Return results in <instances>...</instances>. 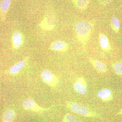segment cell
<instances>
[{
  "label": "cell",
  "mask_w": 122,
  "mask_h": 122,
  "mask_svg": "<svg viewBox=\"0 0 122 122\" xmlns=\"http://www.w3.org/2000/svg\"><path fill=\"white\" fill-rule=\"evenodd\" d=\"M118 114L120 115H122V109L119 112Z\"/></svg>",
  "instance_id": "cell-20"
},
{
  "label": "cell",
  "mask_w": 122,
  "mask_h": 122,
  "mask_svg": "<svg viewBox=\"0 0 122 122\" xmlns=\"http://www.w3.org/2000/svg\"><path fill=\"white\" fill-rule=\"evenodd\" d=\"M22 106L23 109L26 111L34 112H40L48 110L49 108H44L35 102L34 99L32 98H28L24 100L22 103Z\"/></svg>",
  "instance_id": "cell-4"
},
{
  "label": "cell",
  "mask_w": 122,
  "mask_h": 122,
  "mask_svg": "<svg viewBox=\"0 0 122 122\" xmlns=\"http://www.w3.org/2000/svg\"><path fill=\"white\" fill-rule=\"evenodd\" d=\"M63 122H79V121L74 116L69 114H67L63 118Z\"/></svg>",
  "instance_id": "cell-18"
},
{
  "label": "cell",
  "mask_w": 122,
  "mask_h": 122,
  "mask_svg": "<svg viewBox=\"0 0 122 122\" xmlns=\"http://www.w3.org/2000/svg\"><path fill=\"white\" fill-rule=\"evenodd\" d=\"M16 113L13 109H9L7 110L5 113L3 117V122H12L15 117Z\"/></svg>",
  "instance_id": "cell-14"
},
{
  "label": "cell",
  "mask_w": 122,
  "mask_h": 122,
  "mask_svg": "<svg viewBox=\"0 0 122 122\" xmlns=\"http://www.w3.org/2000/svg\"><path fill=\"white\" fill-rule=\"evenodd\" d=\"M99 41L102 49L106 52L111 50V47L108 38L104 34L100 33L99 35Z\"/></svg>",
  "instance_id": "cell-11"
},
{
  "label": "cell",
  "mask_w": 122,
  "mask_h": 122,
  "mask_svg": "<svg viewBox=\"0 0 122 122\" xmlns=\"http://www.w3.org/2000/svg\"><path fill=\"white\" fill-rule=\"evenodd\" d=\"M11 0H3L0 3V12L2 16L5 17L8 10Z\"/></svg>",
  "instance_id": "cell-13"
},
{
  "label": "cell",
  "mask_w": 122,
  "mask_h": 122,
  "mask_svg": "<svg viewBox=\"0 0 122 122\" xmlns=\"http://www.w3.org/2000/svg\"><path fill=\"white\" fill-rule=\"evenodd\" d=\"M111 25L112 28L116 33L119 31L120 28V22L119 19L115 16H113L111 20Z\"/></svg>",
  "instance_id": "cell-15"
},
{
  "label": "cell",
  "mask_w": 122,
  "mask_h": 122,
  "mask_svg": "<svg viewBox=\"0 0 122 122\" xmlns=\"http://www.w3.org/2000/svg\"><path fill=\"white\" fill-rule=\"evenodd\" d=\"M89 60L93 67L98 72L104 73L107 71V66L105 63L92 58H89Z\"/></svg>",
  "instance_id": "cell-8"
},
{
  "label": "cell",
  "mask_w": 122,
  "mask_h": 122,
  "mask_svg": "<svg viewBox=\"0 0 122 122\" xmlns=\"http://www.w3.org/2000/svg\"><path fill=\"white\" fill-rule=\"evenodd\" d=\"M98 96L103 102H109L113 98L112 92L107 88L103 89L99 92Z\"/></svg>",
  "instance_id": "cell-10"
},
{
  "label": "cell",
  "mask_w": 122,
  "mask_h": 122,
  "mask_svg": "<svg viewBox=\"0 0 122 122\" xmlns=\"http://www.w3.org/2000/svg\"><path fill=\"white\" fill-rule=\"evenodd\" d=\"M75 90L81 94H85L87 91V84L86 81L83 77L77 78L73 84Z\"/></svg>",
  "instance_id": "cell-6"
},
{
  "label": "cell",
  "mask_w": 122,
  "mask_h": 122,
  "mask_svg": "<svg viewBox=\"0 0 122 122\" xmlns=\"http://www.w3.org/2000/svg\"><path fill=\"white\" fill-rule=\"evenodd\" d=\"M77 8L81 10H84L87 8L90 0H72Z\"/></svg>",
  "instance_id": "cell-16"
},
{
  "label": "cell",
  "mask_w": 122,
  "mask_h": 122,
  "mask_svg": "<svg viewBox=\"0 0 122 122\" xmlns=\"http://www.w3.org/2000/svg\"><path fill=\"white\" fill-rule=\"evenodd\" d=\"M115 71L118 75L122 76V63L120 62H117L113 65Z\"/></svg>",
  "instance_id": "cell-17"
},
{
  "label": "cell",
  "mask_w": 122,
  "mask_h": 122,
  "mask_svg": "<svg viewBox=\"0 0 122 122\" xmlns=\"http://www.w3.org/2000/svg\"><path fill=\"white\" fill-rule=\"evenodd\" d=\"M69 48L68 44L61 41L53 42L50 46L49 49L53 51L65 52L68 51Z\"/></svg>",
  "instance_id": "cell-7"
},
{
  "label": "cell",
  "mask_w": 122,
  "mask_h": 122,
  "mask_svg": "<svg viewBox=\"0 0 122 122\" xmlns=\"http://www.w3.org/2000/svg\"><path fill=\"white\" fill-rule=\"evenodd\" d=\"M12 41L13 48L15 49H17L24 43V36L20 32H15L13 35Z\"/></svg>",
  "instance_id": "cell-9"
},
{
  "label": "cell",
  "mask_w": 122,
  "mask_h": 122,
  "mask_svg": "<svg viewBox=\"0 0 122 122\" xmlns=\"http://www.w3.org/2000/svg\"><path fill=\"white\" fill-rule=\"evenodd\" d=\"M39 25L41 29L44 30H53L56 25L55 18L52 15H46L42 20Z\"/></svg>",
  "instance_id": "cell-5"
},
{
  "label": "cell",
  "mask_w": 122,
  "mask_h": 122,
  "mask_svg": "<svg viewBox=\"0 0 122 122\" xmlns=\"http://www.w3.org/2000/svg\"><path fill=\"white\" fill-rule=\"evenodd\" d=\"M41 76L44 83L51 87H56L59 84V78L49 70H43L41 72Z\"/></svg>",
  "instance_id": "cell-3"
},
{
  "label": "cell",
  "mask_w": 122,
  "mask_h": 122,
  "mask_svg": "<svg viewBox=\"0 0 122 122\" xmlns=\"http://www.w3.org/2000/svg\"><path fill=\"white\" fill-rule=\"evenodd\" d=\"M113 0H105V2L107 4H109V3H110Z\"/></svg>",
  "instance_id": "cell-19"
},
{
  "label": "cell",
  "mask_w": 122,
  "mask_h": 122,
  "mask_svg": "<svg viewBox=\"0 0 122 122\" xmlns=\"http://www.w3.org/2000/svg\"><path fill=\"white\" fill-rule=\"evenodd\" d=\"M66 104L68 108L79 115L87 117H95L97 116L96 114L90 111L85 106L79 103L73 102H67Z\"/></svg>",
  "instance_id": "cell-2"
},
{
  "label": "cell",
  "mask_w": 122,
  "mask_h": 122,
  "mask_svg": "<svg viewBox=\"0 0 122 122\" xmlns=\"http://www.w3.org/2000/svg\"><path fill=\"white\" fill-rule=\"evenodd\" d=\"M28 60V57L25 58L22 61H20L13 66L9 70L10 73L11 74H15L17 73L25 66Z\"/></svg>",
  "instance_id": "cell-12"
},
{
  "label": "cell",
  "mask_w": 122,
  "mask_h": 122,
  "mask_svg": "<svg viewBox=\"0 0 122 122\" xmlns=\"http://www.w3.org/2000/svg\"><path fill=\"white\" fill-rule=\"evenodd\" d=\"M91 24L86 21H81L76 24L75 31L79 41L85 46L88 42L92 31Z\"/></svg>",
  "instance_id": "cell-1"
}]
</instances>
